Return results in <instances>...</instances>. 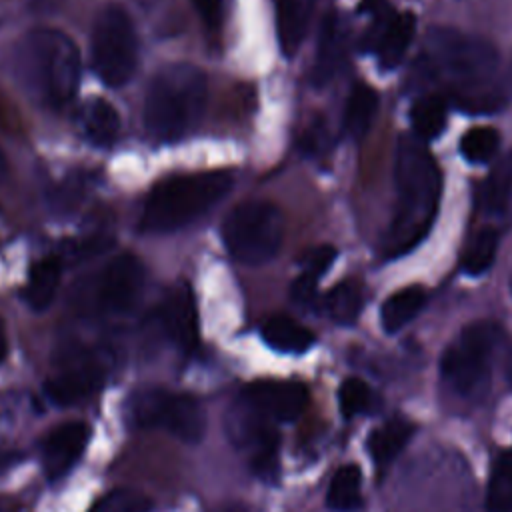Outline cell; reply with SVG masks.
I'll return each instance as SVG.
<instances>
[{
  "label": "cell",
  "instance_id": "cell-42",
  "mask_svg": "<svg viewBox=\"0 0 512 512\" xmlns=\"http://www.w3.org/2000/svg\"><path fill=\"white\" fill-rule=\"evenodd\" d=\"M10 464V460L8 458H4V460H0V474L6 470V466Z\"/></svg>",
  "mask_w": 512,
  "mask_h": 512
},
{
  "label": "cell",
  "instance_id": "cell-1",
  "mask_svg": "<svg viewBox=\"0 0 512 512\" xmlns=\"http://www.w3.org/2000/svg\"><path fill=\"white\" fill-rule=\"evenodd\" d=\"M422 66L466 112H494L508 102L500 54L484 38L436 26L426 34Z\"/></svg>",
  "mask_w": 512,
  "mask_h": 512
},
{
  "label": "cell",
  "instance_id": "cell-26",
  "mask_svg": "<svg viewBox=\"0 0 512 512\" xmlns=\"http://www.w3.org/2000/svg\"><path fill=\"white\" fill-rule=\"evenodd\" d=\"M326 504L336 512H352L362 506V472L356 464H344L336 470L326 492Z\"/></svg>",
  "mask_w": 512,
  "mask_h": 512
},
{
  "label": "cell",
  "instance_id": "cell-32",
  "mask_svg": "<svg viewBox=\"0 0 512 512\" xmlns=\"http://www.w3.org/2000/svg\"><path fill=\"white\" fill-rule=\"evenodd\" d=\"M152 502L138 490L116 488L106 492L88 512H148Z\"/></svg>",
  "mask_w": 512,
  "mask_h": 512
},
{
  "label": "cell",
  "instance_id": "cell-3",
  "mask_svg": "<svg viewBox=\"0 0 512 512\" xmlns=\"http://www.w3.org/2000/svg\"><path fill=\"white\" fill-rule=\"evenodd\" d=\"M206 76L192 64H168L152 78L144 100V128L156 142L188 136L206 106Z\"/></svg>",
  "mask_w": 512,
  "mask_h": 512
},
{
  "label": "cell",
  "instance_id": "cell-31",
  "mask_svg": "<svg viewBox=\"0 0 512 512\" xmlns=\"http://www.w3.org/2000/svg\"><path fill=\"white\" fill-rule=\"evenodd\" d=\"M500 146L498 130L490 126H476L462 134L460 138V152L472 164H484L496 156Z\"/></svg>",
  "mask_w": 512,
  "mask_h": 512
},
{
  "label": "cell",
  "instance_id": "cell-15",
  "mask_svg": "<svg viewBox=\"0 0 512 512\" xmlns=\"http://www.w3.org/2000/svg\"><path fill=\"white\" fill-rule=\"evenodd\" d=\"M88 438L90 428L84 422H64L56 426L46 436L42 446V464L46 476L50 480H60L66 476L82 456Z\"/></svg>",
  "mask_w": 512,
  "mask_h": 512
},
{
  "label": "cell",
  "instance_id": "cell-7",
  "mask_svg": "<svg viewBox=\"0 0 512 512\" xmlns=\"http://www.w3.org/2000/svg\"><path fill=\"white\" fill-rule=\"evenodd\" d=\"M502 328L492 320H476L460 330L442 354L444 382L458 394L478 392L486 384Z\"/></svg>",
  "mask_w": 512,
  "mask_h": 512
},
{
  "label": "cell",
  "instance_id": "cell-35",
  "mask_svg": "<svg viewBox=\"0 0 512 512\" xmlns=\"http://www.w3.org/2000/svg\"><path fill=\"white\" fill-rule=\"evenodd\" d=\"M192 4L210 28H218L224 22L226 0H192Z\"/></svg>",
  "mask_w": 512,
  "mask_h": 512
},
{
  "label": "cell",
  "instance_id": "cell-9",
  "mask_svg": "<svg viewBox=\"0 0 512 512\" xmlns=\"http://www.w3.org/2000/svg\"><path fill=\"white\" fill-rule=\"evenodd\" d=\"M92 68L96 76L118 88L126 84L138 66V36L132 18L122 6H106L92 28Z\"/></svg>",
  "mask_w": 512,
  "mask_h": 512
},
{
  "label": "cell",
  "instance_id": "cell-30",
  "mask_svg": "<svg viewBox=\"0 0 512 512\" xmlns=\"http://www.w3.org/2000/svg\"><path fill=\"white\" fill-rule=\"evenodd\" d=\"M488 512H512V454L504 452L496 458L486 492Z\"/></svg>",
  "mask_w": 512,
  "mask_h": 512
},
{
  "label": "cell",
  "instance_id": "cell-39",
  "mask_svg": "<svg viewBox=\"0 0 512 512\" xmlns=\"http://www.w3.org/2000/svg\"><path fill=\"white\" fill-rule=\"evenodd\" d=\"M0 512H18V506L14 500L6 498V496H0Z\"/></svg>",
  "mask_w": 512,
  "mask_h": 512
},
{
  "label": "cell",
  "instance_id": "cell-4",
  "mask_svg": "<svg viewBox=\"0 0 512 512\" xmlns=\"http://www.w3.org/2000/svg\"><path fill=\"white\" fill-rule=\"evenodd\" d=\"M230 188L232 174L228 170L166 178L146 196L140 228L144 232L178 230L218 204L230 192Z\"/></svg>",
  "mask_w": 512,
  "mask_h": 512
},
{
  "label": "cell",
  "instance_id": "cell-23",
  "mask_svg": "<svg viewBox=\"0 0 512 512\" xmlns=\"http://www.w3.org/2000/svg\"><path fill=\"white\" fill-rule=\"evenodd\" d=\"M378 110V94L368 84L358 82L346 100L344 108V132L352 140H362L376 116Z\"/></svg>",
  "mask_w": 512,
  "mask_h": 512
},
{
  "label": "cell",
  "instance_id": "cell-11",
  "mask_svg": "<svg viewBox=\"0 0 512 512\" xmlns=\"http://www.w3.org/2000/svg\"><path fill=\"white\" fill-rule=\"evenodd\" d=\"M108 368L110 352L106 348L70 344L58 354L54 372L46 380V392L58 404H74L102 386Z\"/></svg>",
  "mask_w": 512,
  "mask_h": 512
},
{
  "label": "cell",
  "instance_id": "cell-25",
  "mask_svg": "<svg viewBox=\"0 0 512 512\" xmlns=\"http://www.w3.org/2000/svg\"><path fill=\"white\" fill-rule=\"evenodd\" d=\"M426 290L422 286H406L394 292L380 308L382 328L386 332H398L404 328L424 306Z\"/></svg>",
  "mask_w": 512,
  "mask_h": 512
},
{
  "label": "cell",
  "instance_id": "cell-41",
  "mask_svg": "<svg viewBox=\"0 0 512 512\" xmlns=\"http://www.w3.org/2000/svg\"><path fill=\"white\" fill-rule=\"evenodd\" d=\"M4 176H6V158H4V154L0 150V182L4 180Z\"/></svg>",
  "mask_w": 512,
  "mask_h": 512
},
{
  "label": "cell",
  "instance_id": "cell-29",
  "mask_svg": "<svg viewBox=\"0 0 512 512\" xmlns=\"http://www.w3.org/2000/svg\"><path fill=\"white\" fill-rule=\"evenodd\" d=\"M496 252H498V232L490 226L476 230L466 244V250L462 256V270L470 276L484 274L492 266Z\"/></svg>",
  "mask_w": 512,
  "mask_h": 512
},
{
  "label": "cell",
  "instance_id": "cell-8",
  "mask_svg": "<svg viewBox=\"0 0 512 512\" xmlns=\"http://www.w3.org/2000/svg\"><path fill=\"white\" fill-rule=\"evenodd\" d=\"M128 414L136 426L164 430L186 444L200 442L206 430V414L194 396L160 386L136 390Z\"/></svg>",
  "mask_w": 512,
  "mask_h": 512
},
{
  "label": "cell",
  "instance_id": "cell-24",
  "mask_svg": "<svg viewBox=\"0 0 512 512\" xmlns=\"http://www.w3.org/2000/svg\"><path fill=\"white\" fill-rule=\"evenodd\" d=\"M60 260L54 256H46L38 260L28 274V282L24 286V300L34 310H44L56 296L60 284Z\"/></svg>",
  "mask_w": 512,
  "mask_h": 512
},
{
  "label": "cell",
  "instance_id": "cell-37",
  "mask_svg": "<svg viewBox=\"0 0 512 512\" xmlns=\"http://www.w3.org/2000/svg\"><path fill=\"white\" fill-rule=\"evenodd\" d=\"M316 288H318V278L308 274V272H302L294 282H292V298L298 302V304H310L314 298H316Z\"/></svg>",
  "mask_w": 512,
  "mask_h": 512
},
{
  "label": "cell",
  "instance_id": "cell-33",
  "mask_svg": "<svg viewBox=\"0 0 512 512\" xmlns=\"http://www.w3.org/2000/svg\"><path fill=\"white\" fill-rule=\"evenodd\" d=\"M372 402V394L370 388L364 380L360 378H346L340 388H338V404H340V412L346 418L358 416L362 412H366L370 408Z\"/></svg>",
  "mask_w": 512,
  "mask_h": 512
},
{
  "label": "cell",
  "instance_id": "cell-38",
  "mask_svg": "<svg viewBox=\"0 0 512 512\" xmlns=\"http://www.w3.org/2000/svg\"><path fill=\"white\" fill-rule=\"evenodd\" d=\"M502 86H504L508 100H512V58H510L508 66L502 68Z\"/></svg>",
  "mask_w": 512,
  "mask_h": 512
},
{
  "label": "cell",
  "instance_id": "cell-27",
  "mask_svg": "<svg viewBox=\"0 0 512 512\" xmlns=\"http://www.w3.org/2000/svg\"><path fill=\"white\" fill-rule=\"evenodd\" d=\"M410 122L420 140H434L446 126V98L440 94H424L410 108Z\"/></svg>",
  "mask_w": 512,
  "mask_h": 512
},
{
  "label": "cell",
  "instance_id": "cell-20",
  "mask_svg": "<svg viewBox=\"0 0 512 512\" xmlns=\"http://www.w3.org/2000/svg\"><path fill=\"white\" fill-rule=\"evenodd\" d=\"M512 196V150L506 152L496 160V164L490 168L488 176L480 184L478 190V204L482 212L500 216Z\"/></svg>",
  "mask_w": 512,
  "mask_h": 512
},
{
  "label": "cell",
  "instance_id": "cell-10",
  "mask_svg": "<svg viewBox=\"0 0 512 512\" xmlns=\"http://www.w3.org/2000/svg\"><path fill=\"white\" fill-rule=\"evenodd\" d=\"M144 288V266L134 254L114 256L78 296L84 312L98 316L128 314L140 300Z\"/></svg>",
  "mask_w": 512,
  "mask_h": 512
},
{
  "label": "cell",
  "instance_id": "cell-21",
  "mask_svg": "<svg viewBox=\"0 0 512 512\" xmlns=\"http://www.w3.org/2000/svg\"><path fill=\"white\" fill-rule=\"evenodd\" d=\"M264 342L278 352L302 354L314 344V334L288 316H272L262 326Z\"/></svg>",
  "mask_w": 512,
  "mask_h": 512
},
{
  "label": "cell",
  "instance_id": "cell-34",
  "mask_svg": "<svg viewBox=\"0 0 512 512\" xmlns=\"http://www.w3.org/2000/svg\"><path fill=\"white\" fill-rule=\"evenodd\" d=\"M336 258V248L330 246V244H324V246H316L314 250H310L306 256H304V270L302 272H308L316 278H320L334 262Z\"/></svg>",
  "mask_w": 512,
  "mask_h": 512
},
{
  "label": "cell",
  "instance_id": "cell-14",
  "mask_svg": "<svg viewBox=\"0 0 512 512\" xmlns=\"http://www.w3.org/2000/svg\"><path fill=\"white\" fill-rule=\"evenodd\" d=\"M158 320L164 336L182 354H190L198 346V312L186 284H178L166 294L158 310Z\"/></svg>",
  "mask_w": 512,
  "mask_h": 512
},
{
  "label": "cell",
  "instance_id": "cell-16",
  "mask_svg": "<svg viewBox=\"0 0 512 512\" xmlns=\"http://www.w3.org/2000/svg\"><path fill=\"white\" fill-rule=\"evenodd\" d=\"M346 36L338 14H328L322 22L318 34V50L312 66V80L316 86H322L334 78L344 58Z\"/></svg>",
  "mask_w": 512,
  "mask_h": 512
},
{
  "label": "cell",
  "instance_id": "cell-28",
  "mask_svg": "<svg viewBox=\"0 0 512 512\" xmlns=\"http://www.w3.org/2000/svg\"><path fill=\"white\" fill-rule=\"evenodd\" d=\"M364 304L362 286L354 280H344L336 284L324 296V312L338 324H352Z\"/></svg>",
  "mask_w": 512,
  "mask_h": 512
},
{
  "label": "cell",
  "instance_id": "cell-2",
  "mask_svg": "<svg viewBox=\"0 0 512 512\" xmlns=\"http://www.w3.org/2000/svg\"><path fill=\"white\" fill-rule=\"evenodd\" d=\"M396 208L382 250L386 258L412 252L430 232L442 194V174L416 134H404L396 146L394 160Z\"/></svg>",
  "mask_w": 512,
  "mask_h": 512
},
{
  "label": "cell",
  "instance_id": "cell-22",
  "mask_svg": "<svg viewBox=\"0 0 512 512\" xmlns=\"http://www.w3.org/2000/svg\"><path fill=\"white\" fill-rule=\"evenodd\" d=\"M414 426L404 418H392L376 428L368 438V452L378 466L390 464L410 442Z\"/></svg>",
  "mask_w": 512,
  "mask_h": 512
},
{
  "label": "cell",
  "instance_id": "cell-40",
  "mask_svg": "<svg viewBox=\"0 0 512 512\" xmlns=\"http://www.w3.org/2000/svg\"><path fill=\"white\" fill-rule=\"evenodd\" d=\"M6 348H8V344H6V332H4V326H2V320H0V362H2L4 356H6Z\"/></svg>",
  "mask_w": 512,
  "mask_h": 512
},
{
  "label": "cell",
  "instance_id": "cell-36",
  "mask_svg": "<svg viewBox=\"0 0 512 512\" xmlns=\"http://www.w3.org/2000/svg\"><path fill=\"white\" fill-rule=\"evenodd\" d=\"M80 192H82V182H76V180L64 182L58 186V190H54L52 202L56 208L70 210L80 202Z\"/></svg>",
  "mask_w": 512,
  "mask_h": 512
},
{
  "label": "cell",
  "instance_id": "cell-19",
  "mask_svg": "<svg viewBox=\"0 0 512 512\" xmlns=\"http://www.w3.org/2000/svg\"><path fill=\"white\" fill-rule=\"evenodd\" d=\"M414 28H416V18L410 12H402L392 18V22L386 26V30L378 38L376 48L372 52L376 54L382 70H394L402 62L412 42Z\"/></svg>",
  "mask_w": 512,
  "mask_h": 512
},
{
  "label": "cell",
  "instance_id": "cell-18",
  "mask_svg": "<svg viewBox=\"0 0 512 512\" xmlns=\"http://www.w3.org/2000/svg\"><path fill=\"white\" fill-rule=\"evenodd\" d=\"M78 122L84 136L96 146H110L120 132V116L104 98H90L78 112Z\"/></svg>",
  "mask_w": 512,
  "mask_h": 512
},
{
  "label": "cell",
  "instance_id": "cell-5",
  "mask_svg": "<svg viewBox=\"0 0 512 512\" xmlns=\"http://www.w3.org/2000/svg\"><path fill=\"white\" fill-rule=\"evenodd\" d=\"M22 72L38 96L56 108L68 104L80 82L78 46L60 30L30 32L20 52Z\"/></svg>",
  "mask_w": 512,
  "mask_h": 512
},
{
  "label": "cell",
  "instance_id": "cell-12",
  "mask_svg": "<svg viewBox=\"0 0 512 512\" xmlns=\"http://www.w3.org/2000/svg\"><path fill=\"white\" fill-rule=\"evenodd\" d=\"M224 426L232 446L244 456L258 476L270 480L278 474L280 438L276 428L270 424V418L242 400L226 412Z\"/></svg>",
  "mask_w": 512,
  "mask_h": 512
},
{
  "label": "cell",
  "instance_id": "cell-13",
  "mask_svg": "<svg viewBox=\"0 0 512 512\" xmlns=\"http://www.w3.org/2000/svg\"><path fill=\"white\" fill-rule=\"evenodd\" d=\"M242 400L270 420L292 422L304 412L308 390L304 384L290 380H256L244 388Z\"/></svg>",
  "mask_w": 512,
  "mask_h": 512
},
{
  "label": "cell",
  "instance_id": "cell-6",
  "mask_svg": "<svg viewBox=\"0 0 512 512\" xmlns=\"http://www.w3.org/2000/svg\"><path fill=\"white\" fill-rule=\"evenodd\" d=\"M284 216L270 202H244L226 216L222 240L228 254L242 264H264L272 260L282 244Z\"/></svg>",
  "mask_w": 512,
  "mask_h": 512
},
{
  "label": "cell",
  "instance_id": "cell-17",
  "mask_svg": "<svg viewBox=\"0 0 512 512\" xmlns=\"http://www.w3.org/2000/svg\"><path fill=\"white\" fill-rule=\"evenodd\" d=\"M312 8L314 0H274L278 44L288 58L300 48L306 36Z\"/></svg>",
  "mask_w": 512,
  "mask_h": 512
}]
</instances>
